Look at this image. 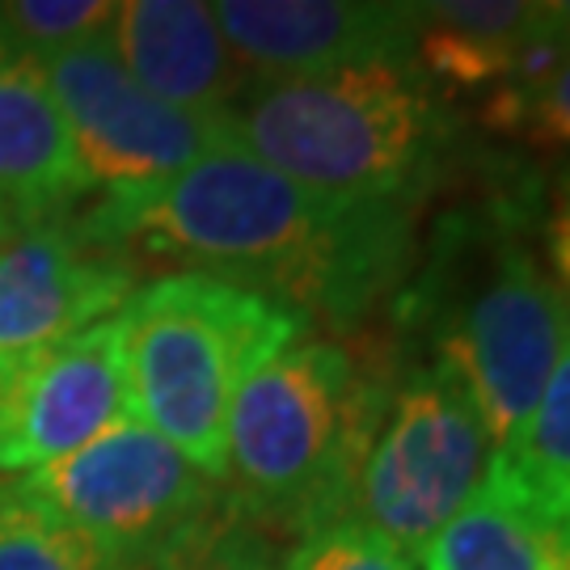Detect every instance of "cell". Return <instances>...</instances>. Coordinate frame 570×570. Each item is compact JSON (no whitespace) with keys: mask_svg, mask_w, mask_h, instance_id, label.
I'll list each match as a JSON object with an SVG mask.
<instances>
[{"mask_svg":"<svg viewBox=\"0 0 570 570\" xmlns=\"http://www.w3.org/2000/svg\"><path fill=\"white\" fill-rule=\"evenodd\" d=\"M249 81H296L376 60H410L414 4L376 0H220L212 4Z\"/></svg>","mask_w":570,"mask_h":570,"instance_id":"30bf717a","label":"cell"},{"mask_svg":"<svg viewBox=\"0 0 570 570\" xmlns=\"http://www.w3.org/2000/svg\"><path fill=\"white\" fill-rule=\"evenodd\" d=\"M490 461V431L444 367L428 360L393 367L381 419L351 482L346 520L419 558L473 499Z\"/></svg>","mask_w":570,"mask_h":570,"instance_id":"8992f818","label":"cell"},{"mask_svg":"<svg viewBox=\"0 0 570 570\" xmlns=\"http://www.w3.org/2000/svg\"><path fill=\"white\" fill-rule=\"evenodd\" d=\"M414 216L313 195L245 148L225 144L161 183L98 195L72 228L94 249L136 266L195 271L249 287L301 322L355 326L402 284Z\"/></svg>","mask_w":570,"mask_h":570,"instance_id":"6da1fadb","label":"cell"},{"mask_svg":"<svg viewBox=\"0 0 570 570\" xmlns=\"http://www.w3.org/2000/svg\"><path fill=\"white\" fill-rule=\"evenodd\" d=\"M393 367L338 338H292L245 376L228 414L220 499L266 537L346 520Z\"/></svg>","mask_w":570,"mask_h":570,"instance_id":"277c9868","label":"cell"},{"mask_svg":"<svg viewBox=\"0 0 570 570\" xmlns=\"http://www.w3.org/2000/svg\"><path fill=\"white\" fill-rule=\"evenodd\" d=\"M546 190L520 169L449 212L406 292V326L428 364L465 389L494 452H508L550 381L570 326V296L550 279L532 233Z\"/></svg>","mask_w":570,"mask_h":570,"instance_id":"7a4b0ae2","label":"cell"},{"mask_svg":"<svg viewBox=\"0 0 570 570\" xmlns=\"http://www.w3.org/2000/svg\"><path fill=\"white\" fill-rule=\"evenodd\" d=\"M136 419L119 313L0 367V473H35Z\"/></svg>","mask_w":570,"mask_h":570,"instance_id":"9c48e42d","label":"cell"},{"mask_svg":"<svg viewBox=\"0 0 570 570\" xmlns=\"http://www.w3.org/2000/svg\"><path fill=\"white\" fill-rule=\"evenodd\" d=\"M136 271L85 242L68 220L18 228L0 245V367L115 317Z\"/></svg>","mask_w":570,"mask_h":570,"instance_id":"8fae6325","label":"cell"},{"mask_svg":"<svg viewBox=\"0 0 570 570\" xmlns=\"http://www.w3.org/2000/svg\"><path fill=\"white\" fill-rule=\"evenodd\" d=\"M89 190L42 63L0 56V207L21 228L51 225Z\"/></svg>","mask_w":570,"mask_h":570,"instance_id":"4fadbf2b","label":"cell"},{"mask_svg":"<svg viewBox=\"0 0 570 570\" xmlns=\"http://www.w3.org/2000/svg\"><path fill=\"white\" fill-rule=\"evenodd\" d=\"M423 570H570V524L546 511L499 461L419 553Z\"/></svg>","mask_w":570,"mask_h":570,"instance_id":"5bb4252c","label":"cell"},{"mask_svg":"<svg viewBox=\"0 0 570 570\" xmlns=\"http://www.w3.org/2000/svg\"><path fill=\"white\" fill-rule=\"evenodd\" d=\"M478 122L529 148L570 153V56L541 85L524 94H490L473 106Z\"/></svg>","mask_w":570,"mask_h":570,"instance_id":"d6986e66","label":"cell"},{"mask_svg":"<svg viewBox=\"0 0 570 570\" xmlns=\"http://www.w3.org/2000/svg\"><path fill=\"white\" fill-rule=\"evenodd\" d=\"M541 263L550 271V279L570 296V178L553 186L541 207Z\"/></svg>","mask_w":570,"mask_h":570,"instance_id":"44dd1931","label":"cell"},{"mask_svg":"<svg viewBox=\"0 0 570 570\" xmlns=\"http://www.w3.org/2000/svg\"><path fill=\"white\" fill-rule=\"evenodd\" d=\"M115 21L110 0H4L0 4V56L51 60L60 51L102 42Z\"/></svg>","mask_w":570,"mask_h":570,"instance_id":"2e32d148","label":"cell"},{"mask_svg":"<svg viewBox=\"0 0 570 570\" xmlns=\"http://www.w3.org/2000/svg\"><path fill=\"white\" fill-rule=\"evenodd\" d=\"M106 42L140 89L195 119L225 122L254 85L204 0H122Z\"/></svg>","mask_w":570,"mask_h":570,"instance_id":"7c38bea8","label":"cell"},{"mask_svg":"<svg viewBox=\"0 0 570 570\" xmlns=\"http://www.w3.org/2000/svg\"><path fill=\"white\" fill-rule=\"evenodd\" d=\"M140 570H284V558L275 550V537L245 524L220 499V508L178 532Z\"/></svg>","mask_w":570,"mask_h":570,"instance_id":"e0dca14e","label":"cell"},{"mask_svg":"<svg viewBox=\"0 0 570 570\" xmlns=\"http://www.w3.org/2000/svg\"><path fill=\"white\" fill-rule=\"evenodd\" d=\"M42 77L85 178L102 195L174 178L186 165L233 144L228 119H195L140 89L106 39L42 60Z\"/></svg>","mask_w":570,"mask_h":570,"instance_id":"ba28073f","label":"cell"},{"mask_svg":"<svg viewBox=\"0 0 570 570\" xmlns=\"http://www.w3.org/2000/svg\"><path fill=\"white\" fill-rule=\"evenodd\" d=\"M119 330L136 419L220 487L245 376L301 338L305 322L249 287L174 271L127 296Z\"/></svg>","mask_w":570,"mask_h":570,"instance_id":"5b68a950","label":"cell"},{"mask_svg":"<svg viewBox=\"0 0 570 570\" xmlns=\"http://www.w3.org/2000/svg\"><path fill=\"white\" fill-rule=\"evenodd\" d=\"M18 220H13V216H9V212H4V207H0V245L9 242V237H13V233H18Z\"/></svg>","mask_w":570,"mask_h":570,"instance_id":"7402d4cb","label":"cell"},{"mask_svg":"<svg viewBox=\"0 0 570 570\" xmlns=\"http://www.w3.org/2000/svg\"><path fill=\"white\" fill-rule=\"evenodd\" d=\"M284 570H419V558L397 550L381 532L355 520H334L296 537L287 550Z\"/></svg>","mask_w":570,"mask_h":570,"instance_id":"ffe728a7","label":"cell"},{"mask_svg":"<svg viewBox=\"0 0 570 570\" xmlns=\"http://www.w3.org/2000/svg\"><path fill=\"white\" fill-rule=\"evenodd\" d=\"M0 570H122L47 511L0 490Z\"/></svg>","mask_w":570,"mask_h":570,"instance_id":"ac0fdd59","label":"cell"},{"mask_svg":"<svg viewBox=\"0 0 570 570\" xmlns=\"http://www.w3.org/2000/svg\"><path fill=\"white\" fill-rule=\"evenodd\" d=\"M520 487L546 511L570 524V326L550 381L541 389L529 423L508 452H494Z\"/></svg>","mask_w":570,"mask_h":570,"instance_id":"9a60e30c","label":"cell"},{"mask_svg":"<svg viewBox=\"0 0 570 570\" xmlns=\"http://www.w3.org/2000/svg\"><path fill=\"white\" fill-rule=\"evenodd\" d=\"M4 490L60 520L122 570H140L178 532L220 508V487L140 419H122L72 456Z\"/></svg>","mask_w":570,"mask_h":570,"instance_id":"52a82bcc","label":"cell"},{"mask_svg":"<svg viewBox=\"0 0 570 570\" xmlns=\"http://www.w3.org/2000/svg\"><path fill=\"white\" fill-rule=\"evenodd\" d=\"M233 144L313 195L419 212L456 153V106L410 60L254 81L228 115Z\"/></svg>","mask_w":570,"mask_h":570,"instance_id":"3957f363","label":"cell"}]
</instances>
